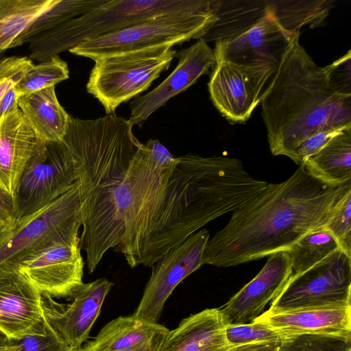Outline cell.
<instances>
[{"label": "cell", "instance_id": "1", "mask_svg": "<svg viewBox=\"0 0 351 351\" xmlns=\"http://www.w3.org/2000/svg\"><path fill=\"white\" fill-rule=\"evenodd\" d=\"M267 184L251 176L236 158L178 157L167 183L146 204L126 243L128 265L152 267L169 250L233 212Z\"/></svg>", "mask_w": 351, "mask_h": 351}, {"label": "cell", "instance_id": "2", "mask_svg": "<svg viewBox=\"0 0 351 351\" xmlns=\"http://www.w3.org/2000/svg\"><path fill=\"white\" fill-rule=\"evenodd\" d=\"M133 127L114 114L95 119L70 116L62 139L74 163L83 228L80 247L86 252L89 274L123 236L132 160L141 143Z\"/></svg>", "mask_w": 351, "mask_h": 351}, {"label": "cell", "instance_id": "3", "mask_svg": "<svg viewBox=\"0 0 351 351\" xmlns=\"http://www.w3.org/2000/svg\"><path fill=\"white\" fill-rule=\"evenodd\" d=\"M350 189L351 182L329 185L300 165L288 179L268 183L232 212L208 239L203 263L231 267L288 252L303 235L326 225Z\"/></svg>", "mask_w": 351, "mask_h": 351}, {"label": "cell", "instance_id": "4", "mask_svg": "<svg viewBox=\"0 0 351 351\" xmlns=\"http://www.w3.org/2000/svg\"><path fill=\"white\" fill-rule=\"evenodd\" d=\"M296 33L261 100L271 153L292 160L298 147L314 134L351 127V94L332 80L300 43Z\"/></svg>", "mask_w": 351, "mask_h": 351}, {"label": "cell", "instance_id": "5", "mask_svg": "<svg viewBox=\"0 0 351 351\" xmlns=\"http://www.w3.org/2000/svg\"><path fill=\"white\" fill-rule=\"evenodd\" d=\"M212 0H106L91 10L29 39V59L40 62L84 40L106 35L156 15L195 10Z\"/></svg>", "mask_w": 351, "mask_h": 351}, {"label": "cell", "instance_id": "6", "mask_svg": "<svg viewBox=\"0 0 351 351\" xmlns=\"http://www.w3.org/2000/svg\"><path fill=\"white\" fill-rule=\"evenodd\" d=\"M219 0L204 8L166 13L124 29L82 41L71 53L94 61L108 56L203 38L217 21Z\"/></svg>", "mask_w": 351, "mask_h": 351}, {"label": "cell", "instance_id": "7", "mask_svg": "<svg viewBox=\"0 0 351 351\" xmlns=\"http://www.w3.org/2000/svg\"><path fill=\"white\" fill-rule=\"evenodd\" d=\"M82 226L76 183L36 213L0 232V275L19 271L30 255L56 243H80Z\"/></svg>", "mask_w": 351, "mask_h": 351}, {"label": "cell", "instance_id": "8", "mask_svg": "<svg viewBox=\"0 0 351 351\" xmlns=\"http://www.w3.org/2000/svg\"><path fill=\"white\" fill-rule=\"evenodd\" d=\"M177 51L169 45L123 52L95 60L86 87L104 106L114 114L122 103L146 90L169 69Z\"/></svg>", "mask_w": 351, "mask_h": 351}, {"label": "cell", "instance_id": "9", "mask_svg": "<svg viewBox=\"0 0 351 351\" xmlns=\"http://www.w3.org/2000/svg\"><path fill=\"white\" fill-rule=\"evenodd\" d=\"M351 257L338 250L306 271L291 276L267 312L351 306Z\"/></svg>", "mask_w": 351, "mask_h": 351}, {"label": "cell", "instance_id": "10", "mask_svg": "<svg viewBox=\"0 0 351 351\" xmlns=\"http://www.w3.org/2000/svg\"><path fill=\"white\" fill-rule=\"evenodd\" d=\"M75 183L73 160L64 141L45 143L21 176L14 195L16 223L65 193Z\"/></svg>", "mask_w": 351, "mask_h": 351}, {"label": "cell", "instance_id": "11", "mask_svg": "<svg viewBox=\"0 0 351 351\" xmlns=\"http://www.w3.org/2000/svg\"><path fill=\"white\" fill-rule=\"evenodd\" d=\"M277 68L245 66L216 60L208 84L210 98L230 123H245L261 102Z\"/></svg>", "mask_w": 351, "mask_h": 351}, {"label": "cell", "instance_id": "12", "mask_svg": "<svg viewBox=\"0 0 351 351\" xmlns=\"http://www.w3.org/2000/svg\"><path fill=\"white\" fill-rule=\"evenodd\" d=\"M210 237L207 229H202L169 250L154 265L133 315L158 324L165 304L175 288L204 265V253Z\"/></svg>", "mask_w": 351, "mask_h": 351}, {"label": "cell", "instance_id": "13", "mask_svg": "<svg viewBox=\"0 0 351 351\" xmlns=\"http://www.w3.org/2000/svg\"><path fill=\"white\" fill-rule=\"evenodd\" d=\"M112 285L105 278L83 283L67 298L71 302L66 304L41 294V309L46 324L69 350H82Z\"/></svg>", "mask_w": 351, "mask_h": 351}, {"label": "cell", "instance_id": "14", "mask_svg": "<svg viewBox=\"0 0 351 351\" xmlns=\"http://www.w3.org/2000/svg\"><path fill=\"white\" fill-rule=\"evenodd\" d=\"M84 265L80 243H56L30 255L18 269L40 294L68 298L83 284Z\"/></svg>", "mask_w": 351, "mask_h": 351}, {"label": "cell", "instance_id": "15", "mask_svg": "<svg viewBox=\"0 0 351 351\" xmlns=\"http://www.w3.org/2000/svg\"><path fill=\"white\" fill-rule=\"evenodd\" d=\"M267 14L249 29L215 42L216 60L252 67L278 66L295 34Z\"/></svg>", "mask_w": 351, "mask_h": 351}, {"label": "cell", "instance_id": "16", "mask_svg": "<svg viewBox=\"0 0 351 351\" xmlns=\"http://www.w3.org/2000/svg\"><path fill=\"white\" fill-rule=\"evenodd\" d=\"M176 57L178 62L171 74L154 89L131 101L129 120L133 126L141 127L150 115L208 74L216 64L213 49L202 38L177 52Z\"/></svg>", "mask_w": 351, "mask_h": 351}, {"label": "cell", "instance_id": "17", "mask_svg": "<svg viewBox=\"0 0 351 351\" xmlns=\"http://www.w3.org/2000/svg\"><path fill=\"white\" fill-rule=\"evenodd\" d=\"M292 274L290 256L281 251L271 254L258 274L219 308L227 325L250 323L278 295Z\"/></svg>", "mask_w": 351, "mask_h": 351}, {"label": "cell", "instance_id": "18", "mask_svg": "<svg viewBox=\"0 0 351 351\" xmlns=\"http://www.w3.org/2000/svg\"><path fill=\"white\" fill-rule=\"evenodd\" d=\"M41 294L19 271L0 275V332L8 339L43 334Z\"/></svg>", "mask_w": 351, "mask_h": 351}, {"label": "cell", "instance_id": "19", "mask_svg": "<svg viewBox=\"0 0 351 351\" xmlns=\"http://www.w3.org/2000/svg\"><path fill=\"white\" fill-rule=\"evenodd\" d=\"M44 144L18 104L0 119V186L14 197L26 165Z\"/></svg>", "mask_w": 351, "mask_h": 351}, {"label": "cell", "instance_id": "20", "mask_svg": "<svg viewBox=\"0 0 351 351\" xmlns=\"http://www.w3.org/2000/svg\"><path fill=\"white\" fill-rule=\"evenodd\" d=\"M226 323L219 308H206L169 330L159 351H228Z\"/></svg>", "mask_w": 351, "mask_h": 351}, {"label": "cell", "instance_id": "21", "mask_svg": "<svg viewBox=\"0 0 351 351\" xmlns=\"http://www.w3.org/2000/svg\"><path fill=\"white\" fill-rule=\"evenodd\" d=\"M255 320L269 326L282 339L307 333L350 334L351 306L276 313L265 311Z\"/></svg>", "mask_w": 351, "mask_h": 351}, {"label": "cell", "instance_id": "22", "mask_svg": "<svg viewBox=\"0 0 351 351\" xmlns=\"http://www.w3.org/2000/svg\"><path fill=\"white\" fill-rule=\"evenodd\" d=\"M17 104L41 141L45 143L62 141L71 115L58 101L55 86L21 95Z\"/></svg>", "mask_w": 351, "mask_h": 351}, {"label": "cell", "instance_id": "23", "mask_svg": "<svg viewBox=\"0 0 351 351\" xmlns=\"http://www.w3.org/2000/svg\"><path fill=\"white\" fill-rule=\"evenodd\" d=\"M302 165L311 176L327 184L351 182V127L332 137Z\"/></svg>", "mask_w": 351, "mask_h": 351}, {"label": "cell", "instance_id": "24", "mask_svg": "<svg viewBox=\"0 0 351 351\" xmlns=\"http://www.w3.org/2000/svg\"><path fill=\"white\" fill-rule=\"evenodd\" d=\"M162 325L138 319L134 315L119 316L106 324L97 335L82 346V351H117L147 341L166 332Z\"/></svg>", "mask_w": 351, "mask_h": 351}, {"label": "cell", "instance_id": "25", "mask_svg": "<svg viewBox=\"0 0 351 351\" xmlns=\"http://www.w3.org/2000/svg\"><path fill=\"white\" fill-rule=\"evenodd\" d=\"M217 21L202 38L207 43L242 32L267 14L266 0H219Z\"/></svg>", "mask_w": 351, "mask_h": 351}, {"label": "cell", "instance_id": "26", "mask_svg": "<svg viewBox=\"0 0 351 351\" xmlns=\"http://www.w3.org/2000/svg\"><path fill=\"white\" fill-rule=\"evenodd\" d=\"M332 0H266L267 12L287 32L300 33L323 25L334 6Z\"/></svg>", "mask_w": 351, "mask_h": 351}, {"label": "cell", "instance_id": "27", "mask_svg": "<svg viewBox=\"0 0 351 351\" xmlns=\"http://www.w3.org/2000/svg\"><path fill=\"white\" fill-rule=\"evenodd\" d=\"M59 0H0V55L37 17Z\"/></svg>", "mask_w": 351, "mask_h": 351}, {"label": "cell", "instance_id": "28", "mask_svg": "<svg viewBox=\"0 0 351 351\" xmlns=\"http://www.w3.org/2000/svg\"><path fill=\"white\" fill-rule=\"evenodd\" d=\"M340 250L337 241L326 229L320 228L305 234L288 251L292 276L298 275Z\"/></svg>", "mask_w": 351, "mask_h": 351}, {"label": "cell", "instance_id": "29", "mask_svg": "<svg viewBox=\"0 0 351 351\" xmlns=\"http://www.w3.org/2000/svg\"><path fill=\"white\" fill-rule=\"evenodd\" d=\"M106 0H59L49 10L37 17L13 41L10 49L28 43L43 32L54 29L66 21L103 4Z\"/></svg>", "mask_w": 351, "mask_h": 351}, {"label": "cell", "instance_id": "30", "mask_svg": "<svg viewBox=\"0 0 351 351\" xmlns=\"http://www.w3.org/2000/svg\"><path fill=\"white\" fill-rule=\"evenodd\" d=\"M69 77L67 63L57 55L38 64H34L14 87L20 95H28L55 86Z\"/></svg>", "mask_w": 351, "mask_h": 351}, {"label": "cell", "instance_id": "31", "mask_svg": "<svg viewBox=\"0 0 351 351\" xmlns=\"http://www.w3.org/2000/svg\"><path fill=\"white\" fill-rule=\"evenodd\" d=\"M278 351H351V333L287 337L282 339Z\"/></svg>", "mask_w": 351, "mask_h": 351}, {"label": "cell", "instance_id": "32", "mask_svg": "<svg viewBox=\"0 0 351 351\" xmlns=\"http://www.w3.org/2000/svg\"><path fill=\"white\" fill-rule=\"evenodd\" d=\"M323 228L334 237L340 250L351 257V189L340 199Z\"/></svg>", "mask_w": 351, "mask_h": 351}, {"label": "cell", "instance_id": "33", "mask_svg": "<svg viewBox=\"0 0 351 351\" xmlns=\"http://www.w3.org/2000/svg\"><path fill=\"white\" fill-rule=\"evenodd\" d=\"M226 336L230 346L258 341L282 340L280 335L274 329L256 320L247 324L227 325Z\"/></svg>", "mask_w": 351, "mask_h": 351}, {"label": "cell", "instance_id": "34", "mask_svg": "<svg viewBox=\"0 0 351 351\" xmlns=\"http://www.w3.org/2000/svg\"><path fill=\"white\" fill-rule=\"evenodd\" d=\"M10 351H68L69 349L46 324L43 334L8 339Z\"/></svg>", "mask_w": 351, "mask_h": 351}, {"label": "cell", "instance_id": "35", "mask_svg": "<svg viewBox=\"0 0 351 351\" xmlns=\"http://www.w3.org/2000/svg\"><path fill=\"white\" fill-rule=\"evenodd\" d=\"M34 64L27 57L11 56L0 59V99Z\"/></svg>", "mask_w": 351, "mask_h": 351}, {"label": "cell", "instance_id": "36", "mask_svg": "<svg viewBox=\"0 0 351 351\" xmlns=\"http://www.w3.org/2000/svg\"><path fill=\"white\" fill-rule=\"evenodd\" d=\"M351 53L349 50L342 57L327 65L332 80L337 86L351 94Z\"/></svg>", "mask_w": 351, "mask_h": 351}, {"label": "cell", "instance_id": "37", "mask_svg": "<svg viewBox=\"0 0 351 351\" xmlns=\"http://www.w3.org/2000/svg\"><path fill=\"white\" fill-rule=\"evenodd\" d=\"M16 220L14 197L0 186V226L12 228L16 225Z\"/></svg>", "mask_w": 351, "mask_h": 351}, {"label": "cell", "instance_id": "38", "mask_svg": "<svg viewBox=\"0 0 351 351\" xmlns=\"http://www.w3.org/2000/svg\"><path fill=\"white\" fill-rule=\"evenodd\" d=\"M281 341H265L230 346L228 351H278Z\"/></svg>", "mask_w": 351, "mask_h": 351}, {"label": "cell", "instance_id": "39", "mask_svg": "<svg viewBox=\"0 0 351 351\" xmlns=\"http://www.w3.org/2000/svg\"><path fill=\"white\" fill-rule=\"evenodd\" d=\"M20 96L14 86L2 97L0 99V119L9 113L17 105Z\"/></svg>", "mask_w": 351, "mask_h": 351}, {"label": "cell", "instance_id": "40", "mask_svg": "<svg viewBox=\"0 0 351 351\" xmlns=\"http://www.w3.org/2000/svg\"><path fill=\"white\" fill-rule=\"evenodd\" d=\"M0 351H10L8 339L0 332Z\"/></svg>", "mask_w": 351, "mask_h": 351}, {"label": "cell", "instance_id": "41", "mask_svg": "<svg viewBox=\"0 0 351 351\" xmlns=\"http://www.w3.org/2000/svg\"><path fill=\"white\" fill-rule=\"evenodd\" d=\"M5 228H4V227L0 226V232L2 231Z\"/></svg>", "mask_w": 351, "mask_h": 351}, {"label": "cell", "instance_id": "42", "mask_svg": "<svg viewBox=\"0 0 351 351\" xmlns=\"http://www.w3.org/2000/svg\"><path fill=\"white\" fill-rule=\"evenodd\" d=\"M68 351H75V350H68ZM80 351H82V350H80Z\"/></svg>", "mask_w": 351, "mask_h": 351}]
</instances>
